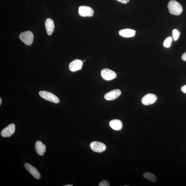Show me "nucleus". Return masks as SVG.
I'll use <instances>...</instances> for the list:
<instances>
[{
  "label": "nucleus",
  "mask_w": 186,
  "mask_h": 186,
  "mask_svg": "<svg viewBox=\"0 0 186 186\" xmlns=\"http://www.w3.org/2000/svg\"><path fill=\"white\" fill-rule=\"evenodd\" d=\"M168 8L170 13L175 15L181 14L183 10L182 6L178 2L175 0H171L168 4Z\"/></svg>",
  "instance_id": "nucleus-1"
},
{
  "label": "nucleus",
  "mask_w": 186,
  "mask_h": 186,
  "mask_svg": "<svg viewBox=\"0 0 186 186\" xmlns=\"http://www.w3.org/2000/svg\"><path fill=\"white\" fill-rule=\"evenodd\" d=\"M19 38L21 41L27 45L32 44L34 39L33 33L30 31H26L20 34Z\"/></svg>",
  "instance_id": "nucleus-2"
},
{
  "label": "nucleus",
  "mask_w": 186,
  "mask_h": 186,
  "mask_svg": "<svg viewBox=\"0 0 186 186\" xmlns=\"http://www.w3.org/2000/svg\"><path fill=\"white\" fill-rule=\"evenodd\" d=\"M39 95L40 97L51 102L58 104L60 102L59 99L52 93L45 91H40Z\"/></svg>",
  "instance_id": "nucleus-3"
},
{
  "label": "nucleus",
  "mask_w": 186,
  "mask_h": 186,
  "mask_svg": "<svg viewBox=\"0 0 186 186\" xmlns=\"http://www.w3.org/2000/svg\"><path fill=\"white\" fill-rule=\"evenodd\" d=\"M94 11L93 9L87 6H81L78 10L79 14L82 17H91L93 16Z\"/></svg>",
  "instance_id": "nucleus-4"
},
{
  "label": "nucleus",
  "mask_w": 186,
  "mask_h": 186,
  "mask_svg": "<svg viewBox=\"0 0 186 186\" xmlns=\"http://www.w3.org/2000/svg\"><path fill=\"white\" fill-rule=\"evenodd\" d=\"M157 100V96L154 94H147L142 99V104L145 106H148L154 104Z\"/></svg>",
  "instance_id": "nucleus-5"
},
{
  "label": "nucleus",
  "mask_w": 186,
  "mask_h": 186,
  "mask_svg": "<svg viewBox=\"0 0 186 186\" xmlns=\"http://www.w3.org/2000/svg\"><path fill=\"white\" fill-rule=\"evenodd\" d=\"M90 146L93 151L98 153H101L106 150L107 148L104 143L97 142H91Z\"/></svg>",
  "instance_id": "nucleus-6"
},
{
  "label": "nucleus",
  "mask_w": 186,
  "mask_h": 186,
  "mask_svg": "<svg viewBox=\"0 0 186 186\" xmlns=\"http://www.w3.org/2000/svg\"><path fill=\"white\" fill-rule=\"evenodd\" d=\"M101 73L103 79L106 80H113L116 77V74L115 72L107 68L103 69Z\"/></svg>",
  "instance_id": "nucleus-7"
},
{
  "label": "nucleus",
  "mask_w": 186,
  "mask_h": 186,
  "mask_svg": "<svg viewBox=\"0 0 186 186\" xmlns=\"http://www.w3.org/2000/svg\"><path fill=\"white\" fill-rule=\"evenodd\" d=\"M15 130V125L13 124H9L2 130L1 135L3 137H9L12 136Z\"/></svg>",
  "instance_id": "nucleus-8"
},
{
  "label": "nucleus",
  "mask_w": 186,
  "mask_h": 186,
  "mask_svg": "<svg viewBox=\"0 0 186 186\" xmlns=\"http://www.w3.org/2000/svg\"><path fill=\"white\" fill-rule=\"evenodd\" d=\"M121 93L122 92L120 90H113L105 94L104 98L107 100H113L119 97Z\"/></svg>",
  "instance_id": "nucleus-9"
},
{
  "label": "nucleus",
  "mask_w": 186,
  "mask_h": 186,
  "mask_svg": "<svg viewBox=\"0 0 186 186\" xmlns=\"http://www.w3.org/2000/svg\"><path fill=\"white\" fill-rule=\"evenodd\" d=\"M24 167L29 173L32 175L36 179H39L41 178V176L39 172L35 167L33 166L32 165L28 163H26L24 164Z\"/></svg>",
  "instance_id": "nucleus-10"
},
{
  "label": "nucleus",
  "mask_w": 186,
  "mask_h": 186,
  "mask_svg": "<svg viewBox=\"0 0 186 186\" xmlns=\"http://www.w3.org/2000/svg\"><path fill=\"white\" fill-rule=\"evenodd\" d=\"M82 65L83 62L81 60L76 59L70 63L69 68L71 71L75 72L81 69Z\"/></svg>",
  "instance_id": "nucleus-11"
},
{
  "label": "nucleus",
  "mask_w": 186,
  "mask_h": 186,
  "mask_svg": "<svg viewBox=\"0 0 186 186\" xmlns=\"http://www.w3.org/2000/svg\"><path fill=\"white\" fill-rule=\"evenodd\" d=\"M136 31L130 29H125L121 30L119 32V35L125 38L133 37L135 35Z\"/></svg>",
  "instance_id": "nucleus-12"
},
{
  "label": "nucleus",
  "mask_w": 186,
  "mask_h": 186,
  "mask_svg": "<svg viewBox=\"0 0 186 186\" xmlns=\"http://www.w3.org/2000/svg\"><path fill=\"white\" fill-rule=\"evenodd\" d=\"M45 25L47 34L49 35H52L55 28L53 20L50 19H47L45 21Z\"/></svg>",
  "instance_id": "nucleus-13"
},
{
  "label": "nucleus",
  "mask_w": 186,
  "mask_h": 186,
  "mask_svg": "<svg viewBox=\"0 0 186 186\" xmlns=\"http://www.w3.org/2000/svg\"><path fill=\"white\" fill-rule=\"evenodd\" d=\"M35 149L37 153L39 155L43 156L46 151V147L41 142L38 141L36 142L35 145Z\"/></svg>",
  "instance_id": "nucleus-14"
},
{
  "label": "nucleus",
  "mask_w": 186,
  "mask_h": 186,
  "mask_svg": "<svg viewBox=\"0 0 186 186\" xmlns=\"http://www.w3.org/2000/svg\"><path fill=\"white\" fill-rule=\"evenodd\" d=\"M109 125L112 129L116 131L120 130L122 129L123 126L122 122L117 119L111 121L109 122Z\"/></svg>",
  "instance_id": "nucleus-15"
},
{
  "label": "nucleus",
  "mask_w": 186,
  "mask_h": 186,
  "mask_svg": "<svg viewBox=\"0 0 186 186\" xmlns=\"http://www.w3.org/2000/svg\"><path fill=\"white\" fill-rule=\"evenodd\" d=\"M143 176L148 180L151 181L152 182H155L156 181V178L154 174L150 173V172H146L143 174Z\"/></svg>",
  "instance_id": "nucleus-16"
},
{
  "label": "nucleus",
  "mask_w": 186,
  "mask_h": 186,
  "mask_svg": "<svg viewBox=\"0 0 186 186\" xmlns=\"http://www.w3.org/2000/svg\"><path fill=\"white\" fill-rule=\"evenodd\" d=\"M172 41V38L171 37H167L163 42V46L166 48H169L171 46Z\"/></svg>",
  "instance_id": "nucleus-17"
},
{
  "label": "nucleus",
  "mask_w": 186,
  "mask_h": 186,
  "mask_svg": "<svg viewBox=\"0 0 186 186\" xmlns=\"http://www.w3.org/2000/svg\"><path fill=\"white\" fill-rule=\"evenodd\" d=\"M180 32L176 29H174L172 31V36L174 41H176L179 39L180 35Z\"/></svg>",
  "instance_id": "nucleus-18"
},
{
  "label": "nucleus",
  "mask_w": 186,
  "mask_h": 186,
  "mask_svg": "<svg viewBox=\"0 0 186 186\" xmlns=\"http://www.w3.org/2000/svg\"><path fill=\"white\" fill-rule=\"evenodd\" d=\"M99 186H110V185L109 183L108 182V181H107L106 180H104L102 181V182L99 183Z\"/></svg>",
  "instance_id": "nucleus-19"
},
{
  "label": "nucleus",
  "mask_w": 186,
  "mask_h": 186,
  "mask_svg": "<svg viewBox=\"0 0 186 186\" xmlns=\"http://www.w3.org/2000/svg\"><path fill=\"white\" fill-rule=\"evenodd\" d=\"M116 1H118L122 4H125L128 3L129 1L130 0H116Z\"/></svg>",
  "instance_id": "nucleus-20"
},
{
  "label": "nucleus",
  "mask_w": 186,
  "mask_h": 186,
  "mask_svg": "<svg viewBox=\"0 0 186 186\" xmlns=\"http://www.w3.org/2000/svg\"><path fill=\"white\" fill-rule=\"evenodd\" d=\"M181 90L182 92L186 94V84L181 87Z\"/></svg>",
  "instance_id": "nucleus-21"
},
{
  "label": "nucleus",
  "mask_w": 186,
  "mask_h": 186,
  "mask_svg": "<svg viewBox=\"0 0 186 186\" xmlns=\"http://www.w3.org/2000/svg\"><path fill=\"white\" fill-rule=\"evenodd\" d=\"M182 59L184 61L186 62V52L183 54L182 56Z\"/></svg>",
  "instance_id": "nucleus-22"
},
{
  "label": "nucleus",
  "mask_w": 186,
  "mask_h": 186,
  "mask_svg": "<svg viewBox=\"0 0 186 186\" xmlns=\"http://www.w3.org/2000/svg\"><path fill=\"white\" fill-rule=\"evenodd\" d=\"M2 102V100L1 98H0V105H1Z\"/></svg>",
  "instance_id": "nucleus-23"
},
{
  "label": "nucleus",
  "mask_w": 186,
  "mask_h": 186,
  "mask_svg": "<svg viewBox=\"0 0 186 186\" xmlns=\"http://www.w3.org/2000/svg\"><path fill=\"white\" fill-rule=\"evenodd\" d=\"M64 186H73V185H64Z\"/></svg>",
  "instance_id": "nucleus-24"
}]
</instances>
